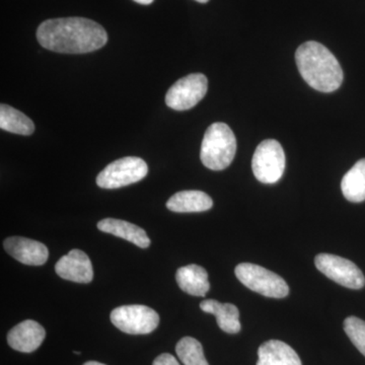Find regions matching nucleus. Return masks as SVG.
Here are the masks:
<instances>
[{
	"label": "nucleus",
	"mask_w": 365,
	"mask_h": 365,
	"mask_svg": "<svg viewBox=\"0 0 365 365\" xmlns=\"http://www.w3.org/2000/svg\"><path fill=\"white\" fill-rule=\"evenodd\" d=\"M37 39L42 47L50 51L83 54L104 47L108 35L105 29L96 21L66 18L43 21L37 30Z\"/></svg>",
	"instance_id": "f257e3e1"
},
{
	"label": "nucleus",
	"mask_w": 365,
	"mask_h": 365,
	"mask_svg": "<svg viewBox=\"0 0 365 365\" xmlns=\"http://www.w3.org/2000/svg\"><path fill=\"white\" fill-rule=\"evenodd\" d=\"M295 61L307 85L322 93H332L342 85L339 62L325 46L309 41L297 48Z\"/></svg>",
	"instance_id": "f03ea898"
},
{
	"label": "nucleus",
	"mask_w": 365,
	"mask_h": 365,
	"mask_svg": "<svg viewBox=\"0 0 365 365\" xmlns=\"http://www.w3.org/2000/svg\"><path fill=\"white\" fill-rule=\"evenodd\" d=\"M237 151V139L230 126L222 122L208 127L201 145V162L209 170H222L230 167Z\"/></svg>",
	"instance_id": "7ed1b4c3"
},
{
	"label": "nucleus",
	"mask_w": 365,
	"mask_h": 365,
	"mask_svg": "<svg viewBox=\"0 0 365 365\" xmlns=\"http://www.w3.org/2000/svg\"><path fill=\"white\" fill-rule=\"evenodd\" d=\"M235 273L245 287L264 297L283 299L289 294L287 281L261 266L251 263L239 264L235 267Z\"/></svg>",
	"instance_id": "20e7f679"
},
{
	"label": "nucleus",
	"mask_w": 365,
	"mask_h": 365,
	"mask_svg": "<svg viewBox=\"0 0 365 365\" xmlns=\"http://www.w3.org/2000/svg\"><path fill=\"white\" fill-rule=\"evenodd\" d=\"M148 167L143 158L126 157L108 165L97 177L103 189H118L141 181L148 175Z\"/></svg>",
	"instance_id": "39448f33"
},
{
	"label": "nucleus",
	"mask_w": 365,
	"mask_h": 365,
	"mask_svg": "<svg viewBox=\"0 0 365 365\" xmlns=\"http://www.w3.org/2000/svg\"><path fill=\"white\" fill-rule=\"evenodd\" d=\"M252 169L259 182L274 184L279 181L285 170V155L281 144L274 139L259 144L252 160Z\"/></svg>",
	"instance_id": "423d86ee"
},
{
	"label": "nucleus",
	"mask_w": 365,
	"mask_h": 365,
	"mask_svg": "<svg viewBox=\"0 0 365 365\" xmlns=\"http://www.w3.org/2000/svg\"><path fill=\"white\" fill-rule=\"evenodd\" d=\"M113 325L130 335H146L153 332L160 324V316L155 309L141 304L122 306L113 309Z\"/></svg>",
	"instance_id": "0eeeda50"
},
{
	"label": "nucleus",
	"mask_w": 365,
	"mask_h": 365,
	"mask_svg": "<svg viewBox=\"0 0 365 365\" xmlns=\"http://www.w3.org/2000/svg\"><path fill=\"white\" fill-rule=\"evenodd\" d=\"M207 78L202 73L185 76L170 86L165 95V104L176 111H186L195 107L207 93Z\"/></svg>",
	"instance_id": "6e6552de"
},
{
	"label": "nucleus",
	"mask_w": 365,
	"mask_h": 365,
	"mask_svg": "<svg viewBox=\"0 0 365 365\" xmlns=\"http://www.w3.org/2000/svg\"><path fill=\"white\" fill-rule=\"evenodd\" d=\"M317 268L338 284L351 289L364 287V273L353 262L332 254H319L314 259Z\"/></svg>",
	"instance_id": "1a4fd4ad"
},
{
	"label": "nucleus",
	"mask_w": 365,
	"mask_h": 365,
	"mask_svg": "<svg viewBox=\"0 0 365 365\" xmlns=\"http://www.w3.org/2000/svg\"><path fill=\"white\" fill-rule=\"evenodd\" d=\"M4 247L13 258L25 265H44L49 257V251L44 244L26 237H7Z\"/></svg>",
	"instance_id": "9d476101"
},
{
	"label": "nucleus",
	"mask_w": 365,
	"mask_h": 365,
	"mask_svg": "<svg viewBox=\"0 0 365 365\" xmlns=\"http://www.w3.org/2000/svg\"><path fill=\"white\" fill-rule=\"evenodd\" d=\"M55 271L62 279L76 283H90L93 278V269L90 258L81 250H72L62 257Z\"/></svg>",
	"instance_id": "9b49d317"
},
{
	"label": "nucleus",
	"mask_w": 365,
	"mask_h": 365,
	"mask_svg": "<svg viewBox=\"0 0 365 365\" xmlns=\"http://www.w3.org/2000/svg\"><path fill=\"white\" fill-rule=\"evenodd\" d=\"M45 337V329L39 323L26 319L9 331L7 342L16 351L31 353L40 347Z\"/></svg>",
	"instance_id": "f8f14e48"
},
{
	"label": "nucleus",
	"mask_w": 365,
	"mask_h": 365,
	"mask_svg": "<svg viewBox=\"0 0 365 365\" xmlns=\"http://www.w3.org/2000/svg\"><path fill=\"white\" fill-rule=\"evenodd\" d=\"M98 228L106 234L122 237V239L136 245L139 248L145 249L150 246V239L145 230L137 227L133 223L115 220V218H105L98 223Z\"/></svg>",
	"instance_id": "ddd939ff"
},
{
	"label": "nucleus",
	"mask_w": 365,
	"mask_h": 365,
	"mask_svg": "<svg viewBox=\"0 0 365 365\" xmlns=\"http://www.w3.org/2000/svg\"><path fill=\"white\" fill-rule=\"evenodd\" d=\"M257 365H302L297 353L279 340H269L258 350Z\"/></svg>",
	"instance_id": "4468645a"
},
{
	"label": "nucleus",
	"mask_w": 365,
	"mask_h": 365,
	"mask_svg": "<svg viewBox=\"0 0 365 365\" xmlns=\"http://www.w3.org/2000/svg\"><path fill=\"white\" fill-rule=\"evenodd\" d=\"M212 206L211 197L197 190L178 192L167 202L168 209L178 213L203 212Z\"/></svg>",
	"instance_id": "2eb2a0df"
},
{
	"label": "nucleus",
	"mask_w": 365,
	"mask_h": 365,
	"mask_svg": "<svg viewBox=\"0 0 365 365\" xmlns=\"http://www.w3.org/2000/svg\"><path fill=\"white\" fill-rule=\"evenodd\" d=\"M176 280L182 292L194 297H205L210 289L207 271L195 264L178 269Z\"/></svg>",
	"instance_id": "dca6fc26"
},
{
	"label": "nucleus",
	"mask_w": 365,
	"mask_h": 365,
	"mask_svg": "<svg viewBox=\"0 0 365 365\" xmlns=\"http://www.w3.org/2000/svg\"><path fill=\"white\" fill-rule=\"evenodd\" d=\"M200 309L204 313L215 314L217 325L227 334H237L241 331L239 309L232 304H222L215 299L203 300Z\"/></svg>",
	"instance_id": "f3484780"
},
{
	"label": "nucleus",
	"mask_w": 365,
	"mask_h": 365,
	"mask_svg": "<svg viewBox=\"0 0 365 365\" xmlns=\"http://www.w3.org/2000/svg\"><path fill=\"white\" fill-rule=\"evenodd\" d=\"M341 189L350 202L359 203L365 200V158L359 160L346 173Z\"/></svg>",
	"instance_id": "a211bd4d"
},
{
	"label": "nucleus",
	"mask_w": 365,
	"mask_h": 365,
	"mask_svg": "<svg viewBox=\"0 0 365 365\" xmlns=\"http://www.w3.org/2000/svg\"><path fill=\"white\" fill-rule=\"evenodd\" d=\"M0 128L4 131L19 134V135H32L35 131V124L24 113L14 109L11 106H0Z\"/></svg>",
	"instance_id": "6ab92c4d"
},
{
	"label": "nucleus",
	"mask_w": 365,
	"mask_h": 365,
	"mask_svg": "<svg viewBox=\"0 0 365 365\" xmlns=\"http://www.w3.org/2000/svg\"><path fill=\"white\" fill-rule=\"evenodd\" d=\"M176 352L184 365H209L201 343L192 337H184L178 342Z\"/></svg>",
	"instance_id": "aec40b11"
},
{
	"label": "nucleus",
	"mask_w": 365,
	"mask_h": 365,
	"mask_svg": "<svg viewBox=\"0 0 365 365\" xmlns=\"http://www.w3.org/2000/svg\"><path fill=\"white\" fill-rule=\"evenodd\" d=\"M344 331L353 345L365 356V322L356 317H349L344 321Z\"/></svg>",
	"instance_id": "412c9836"
},
{
	"label": "nucleus",
	"mask_w": 365,
	"mask_h": 365,
	"mask_svg": "<svg viewBox=\"0 0 365 365\" xmlns=\"http://www.w3.org/2000/svg\"><path fill=\"white\" fill-rule=\"evenodd\" d=\"M153 365H180L178 360L169 353H163V354L158 356L153 361Z\"/></svg>",
	"instance_id": "4be33fe9"
},
{
	"label": "nucleus",
	"mask_w": 365,
	"mask_h": 365,
	"mask_svg": "<svg viewBox=\"0 0 365 365\" xmlns=\"http://www.w3.org/2000/svg\"><path fill=\"white\" fill-rule=\"evenodd\" d=\"M139 4H143V6H148V4H153V0H134Z\"/></svg>",
	"instance_id": "5701e85b"
},
{
	"label": "nucleus",
	"mask_w": 365,
	"mask_h": 365,
	"mask_svg": "<svg viewBox=\"0 0 365 365\" xmlns=\"http://www.w3.org/2000/svg\"><path fill=\"white\" fill-rule=\"evenodd\" d=\"M83 365H106V364H101V362H98V361H88V362H86V364Z\"/></svg>",
	"instance_id": "b1692460"
},
{
	"label": "nucleus",
	"mask_w": 365,
	"mask_h": 365,
	"mask_svg": "<svg viewBox=\"0 0 365 365\" xmlns=\"http://www.w3.org/2000/svg\"><path fill=\"white\" fill-rule=\"evenodd\" d=\"M196 1L200 2V4H206L209 0H196Z\"/></svg>",
	"instance_id": "393cba45"
},
{
	"label": "nucleus",
	"mask_w": 365,
	"mask_h": 365,
	"mask_svg": "<svg viewBox=\"0 0 365 365\" xmlns=\"http://www.w3.org/2000/svg\"><path fill=\"white\" fill-rule=\"evenodd\" d=\"M74 353H76V354H78V355L81 354V352H79V351H74Z\"/></svg>",
	"instance_id": "a878e982"
}]
</instances>
